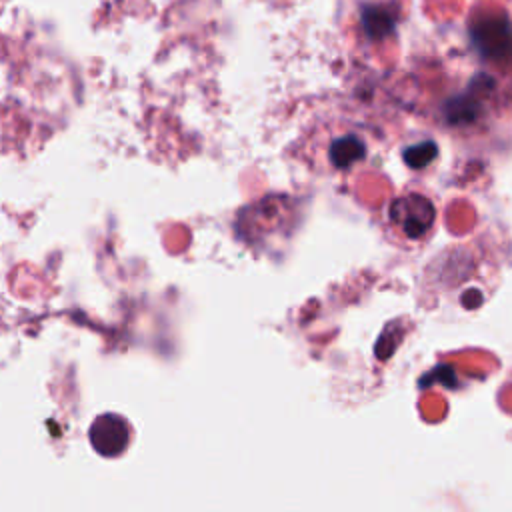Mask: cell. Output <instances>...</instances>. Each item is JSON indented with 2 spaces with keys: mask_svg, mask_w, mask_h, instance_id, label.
<instances>
[{
  "mask_svg": "<svg viewBox=\"0 0 512 512\" xmlns=\"http://www.w3.org/2000/svg\"><path fill=\"white\" fill-rule=\"evenodd\" d=\"M388 220L400 236L408 240H420L432 230L436 220V210L426 196L410 192L406 196L396 198L390 204Z\"/></svg>",
  "mask_w": 512,
  "mask_h": 512,
  "instance_id": "6da1fadb",
  "label": "cell"
},
{
  "mask_svg": "<svg viewBox=\"0 0 512 512\" xmlns=\"http://www.w3.org/2000/svg\"><path fill=\"white\" fill-rule=\"evenodd\" d=\"M92 448L106 458L120 456L130 442V426L118 414H102L90 426Z\"/></svg>",
  "mask_w": 512,
  "mask_h": 512,
  "instance_id": "7a4b0ae2",
  "label": "cell"
},
{
  "mask_svg": "<svg viewBox=\"0 0 512 512\" xmlns=\"http://www.w3.org/2000/svg\"><path fill=\"white\" fill-rule=\"evenodd\" d=\"M332 162L336 166H348L356 160H360L362 156V142L354 136H346L342 140H336L332 144Z\"/></svg>",
  "mask_w": 512,
  "mask_h": 512,
  "instance_id": "3957f363",
  "label": "cell"
},
{
  "mask_svg": "<svg viewBox=\"0 0 512 512\" xmlns=\"http://www.w3.org/2000/svg\"><path fill=\"white\" fill-rule=\"evenodd\" d=\"M438 154L434 142H426V144H418V146H412L404 152V158L406 162L412 166V168H420L424 164H428L434 156Z\"/></svg>",
  "mask_w": 512,
  "mask_h": 512,
  "instance_id": "277c9868",
  "label": "cell"
}]
</instances>
